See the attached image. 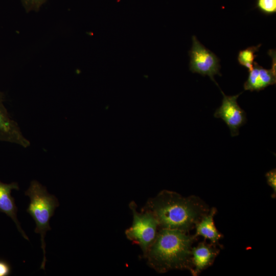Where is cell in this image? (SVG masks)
<instances>
[{"label": "cell", "mask_w": 276, "mask_h": 276, "mask_svg": "<svg viewBox=\"0 0 276 276\" xmlns=\"http://www.w3.org/2000/svg\"><path fill=\"white\" fill-rule=\"evenodd\" d=\"M142 209L149 211L156 218L159 228L179 230L189 233L210 211L199 197H183L169 190L160 191L149 198Z\"/></svg>", "instance_id": "1"}, {"label": "cell", "mask_w": 276, "mask_h": 276, "mask_svg": "<svg viewBox=\"0 0 276 276\" xmlns=\"http://www.w3.org/2000/svg\"><path fill=\"white\" fill-rule=\"evenodd\" d=\"M194 235L179 230L159 228L144 257L147 264L159 273L173 269L192 271L191 250Z\"/></svg>", "instance_id": "2"}, {"label": "cell", "mask_w": 276, "mask_h": 276, "mask_svg": "<svg viewBox=\"0 0 276 276\" xmlns=\"http://www.w3.org/2000/svg\"><path fill=\"white\" fill-rule=\"evenodd\" d=\"M25 195L30 199L27 212L35 222L36 226L34 232L40 235L43 255L40 269L44 270L47 261L44 237L47 232L51 229L50 220L59 203L56 196L49 193L45 187L35 180L31 182Z\"/></svg>", "instance_id": "3"}, {"label": "cell", "mask_w": 276, "mask_h": 276, "mask_svg": "<svg viewBox=\"0 0 276 276\" xmlns=\"http://www.w3.org/2000/svg\"><path fill=\"white\" fill-rule=\"evenodd\" d=\"M133 215L132 225L125 231L127 238L141 247L143 257L156 238L159 229L158 222L149 211L136 210V204L133 201L129 204Z\"/></svg>", "instance_id": "4"}, {"label": "cell", "mask_w": 276, "mask_h": 276, "mask_svg": "<svg viewBox=\"0 0 276 276\" xmlns=\"http://www.w3.org/2000/svg\"><path fill=\"white\" fill-rule=\"evenodd\" d=\"M192 47L189 52L190 70L203 76H208L217 85L214 76H221L219 59L213 52L200 43L195 36H192Z\"/></svg>", "instance_id": "5"}, {"label": "cell", "mask_w": 276, "mask_h": 276, "mask_svg": "<svg viewBox=\"0 0 276 276\" xmlns=\"http://www.w3.org/2000/svg\"><path fill=\"white\" fill-rule=\"evenodd\" d=\"M223 99L221 106L214 114L222 119L228 127L232 136L239 134V128L246 122V112L239 105L237 99L241 93L234 96H226L221 90Z\"/></svg>", "instance_id": "6"}, {"label": "cell", "mask_w": 276, "mask_h": 276, "mask_svg": "<svg viewBox=\"0 0 276 276\" xmlns=\"http://www.w3.org/2000/svg\"><path fill=\"white\" fill-rule=\"evenodd\" d=\"M272 59L271 67L266 69L254 61L251 70L248 71V76L244 83V89L250 91H259L276 83V55L274 50L268 51Z\"/></svg>", "instance_id": "7"}, {"label": "cell", "mask_w": 276, "mask_h": 276, "mask_svg": "<svg viewBox=\"0 0 276 276\" xmlns=\"http://www.w3.org/2000/svg\"><path fill=\"white\" fill-rule=\"evenodd\" d=\"M4 101L5 96L0 91V141L28 147L30 141L24 136L17 123L11 117L5 106Z\"/></svg>", "instance_id": "8"}, {"label": "cell", "mask_w": 276, "mask_h": 276, "mask_svg": "<svg viewBox=\"0 0 276 276\" xmlns=\"http://www.w3.org/2000/svg\"><path fill=\"white\" fill-rule=\"evenodd\" d=\"M216 244L199 242L196 246L193 247L191 250L192 271L194 276L198 275L202 271L211 266L219 255L220 249Z\"/></svg>", "instance_id": "9"}, {"label": "cell", "mask_w": 276, "mask_h": 276, "mask_svg": "<svg viewBox=\"0 0 276 276\" xmlns=\"http://www.w3.org/2000/svg\"><path fill=\"white\" fill-rule=\"evenodd\" d=\"M19 189L18 184L16 182L6 183L0 180V212L10 217L22 237L29 240L28 236L21 227L17 219V208L14 199L11 195L12 190H18Z\"/></svg>", "instance_id": "10"}, {"label": "cell", "mask_w": 276, "mask_h": 276, "mask_svg": "<svg viewBox=\"0 0 276 276\" xmlns=\"http://www.w3.org/2000/svg\"><path fill=\"white\" fill-rule=\"evenodd\" d=\"M217 212L216 208H212L196 224L195 226L196 233L194 235L196 238L200 236L205 239H209L212 244H218L219 240L223 236L218 231L214 223V218Z\"/></svg>", "instance_id": "11"}, {"label": "cell", "mask_w": 276, "mask_h": 276, "mask_svg": "<svg viewBox=\"0 0 276 276\" xmlns=\"http://www.w3.org/2000/svg\"><path fill=\"white\" fill-rule=\"evenodd\" d=\"M261 44L257 46H251L240 51L238 55V62L239 64L247 68L248 71L252 70L255 59L257 55L255 53L258 51Z\"/></svg>", "instance_id": "12"}, {"label": "cell", "mask_w": 276, "mask_h": 276, "mask_svg": "<svg viewBox=\"0 0 276 276\" xmlns=\"http://www.w3.org/2000/svg\"><path fill=\"white\" fill-rule=\"evenodd\" d=\"M256 7L264 14H275L276 13V0H256Z\"/></svg>", "instance_id": "13"}, {"label": "cell", "mask_w": 276, "mask_h": 276, "mask_svg": "<svg viewBox=\"0 0 276 276\" xmlns=\"http://www.w3.org/2000/svg\"><path fill=\"white\" fill-rule=\"evenodd\" d=\"M48 0H21L22 6L27 12L37 11Z\"/></svg>", "instance_id": "14"}, {"label": "cell", "mask_w": 276, "mask_h": 276, "mask_svg": "<svg viewBox=\"0 0 276 276\" xmlns=\"http://www.w3.org/2000/svg\"><path fill=\"white\" fill-rule=\"evenodd\" d=\"M267 178V182L268 185L271 187L273 190V198H275L276 196V170L273 169L268 171L265 174Z\"/></svg>", "instance_id": "15"}, {"label": "cell", "mask_w": 276, "mask_h": 276, "mask_svg": "<svg viewBox=\"0 0 276 276\" xmlns=\"http://www.w3.org/2000/svg\"><path fill=\"white\" fill-rule=\"evenodd\" d=\"M10 265L7 262L0 260V276H8L11 273Z\"/></svg>", "instance_id": "16"}]
</instances>
